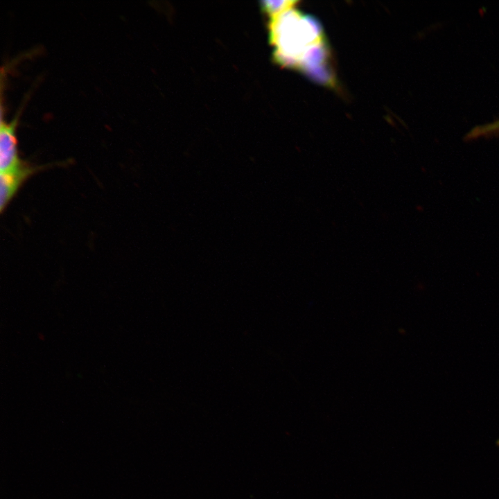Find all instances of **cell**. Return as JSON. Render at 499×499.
Instances as JSON below:
<instances>
[{"label": "cell", "instance_id": "obj_1", "mask_svg": "<svg viewBox=\"0 0 499 499\" xmlns=\"http://www.w3.org/2000/svg\"><path fill=\"white\" fill-rule=\"evenodd\" d=\"M18 116L9 123L3 120L0 126V173L10 172L19 168L24 162L17 152L15 134Z\"/></svg>", "mask_w": 499, "mask_h": 499}, {"label": "cell", "instance_id": "obj_2", "mask_svg": "<svg viewBox=\"0 0 499 499\" xmlns=\"http://www.w3.org/2000/svg\"><path fill=\"white\" fill-rule=\"evenodd\" d=\"M44 166H30L23 164L16 170L0 173V210L3 211L7 204L16 194L22 183Z\"/></svg>", "mask_w": 499, "mask_h": 499}, {"label": "cell", "instance_id": "obj_3", "mask_svg": "<svg viewBox=\"0 0 499 499\" xmlns=\"http://www.w3.org/2000/svg\"><path fill=\"white\" fill-rule=\"evenodd\" d=\"M499 134V120L473 128L466 136V139Z\"/></svg>", "mask_w": 499, "mask_h": 499}]
</instances>
